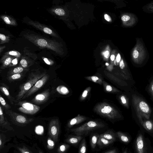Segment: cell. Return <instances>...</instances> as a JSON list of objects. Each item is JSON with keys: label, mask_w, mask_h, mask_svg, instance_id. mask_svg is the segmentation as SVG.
Wrapping results in <instances>:
<instances>
[{"label": "cell", "mask_w": 153, "mask_h": 153, "mask_svg": "<svg viewBox=\"0 0 153 153\" xmlns=\"http://www.w3.org/2000/svg\"><path fill=\"white\" fill-rule=\"evenodd\" d=\"M26 70L21 66L18 67L10 70L7 72V75L8 76L15 74L22 73Z\"/></svg>", "instance_id": "20"}, {"label": "cell", "mask_w": 153, "mask_h": 153, "mask_svg": "<svg viewBox=\"0 0 153 153\" xmlns=\"http://www.w3.org/2000/svg\"><path fill=\"white\" fill-rule=\"evenodd\" d=\"M43 128L42 126H39L36 128L35 132L37 134H42L43 133Z\"/></svg>", "instance_id": "35"}, {"label": "cell", "mask_w": 153, "mask_h": 153, "mask_svg": "<svg viewBox=\"0 0 153 153\" xmlns=\"http://www.w3.org/2000/svg\"><path fill=\"white\" fill-rule=\"evenodd\" d=\"M136 146L137 153H144V146L143 137L140 134L137 137Z\"/></svg>", "instance_id": "14"}, {"label": "cell", "mask_w": 153, "mask_h": 153, "mask_svg": "<svg viewBox=\"0 0 153 153\" xmlns=\"http://www.w3.org/2000/svg\"><path fill=\"white\" fill-rule=\"evenodd\" d=\"M5 111L6 114L9 116L11 121L16 125L24 126L29 124L33 120L32 118H27L11 110H9Z\"/></svg>", "instance_id": "6"}, {"label": "cell", "mask_w": 153, "mask_h": 153, "mask_svg": "<svg viewBox=\"0 0 153 153\" xmlns=\"http://www.w3.org/2000/svg\"><path fill=\"white\" fill-rule=\"evenodd\" d=\"M50 94L49 89H46L41 93L37 94L32 100V102L36 104H41L48 100Z\"/></svg>", "instance_id": "10"}, {"label": "cell", "mask_w": 153, "mask_h": 153, "mask_svg": "<svg viewBox=\"0 0 153 153\" xmlns=\"http://www.w3.org/2000/svg\"><path fill=\"white\" fill-rule=\"evenodd\" d=\"M121 20L124 25L128 27H133L137 24L138 19L137 16L133 13H129L123 15Z\"/></svg>", "instance_id": "9"}, {"label": "cell", "mask_w": 153, "mask_h": 153, "mask_svg": "<svg viewBox=\"0 0 153 153\" xmlns=\"http://www.w3.org/2000/svg\"><path fill=\"white\" fill-rule=\"evenodd\" d=\"M15 104L19 106L18 108L19 111L25 114L33 115L40 109L39 106L25 100L19 101Z\"/></svg>", "instance_id": "5"}, {"label": "cell", "mask_w": 153, "mask_h": 153, "mask_svg": "<svg viewBox=\"0 0 153 153\" xmlns=\"http://www.w3.org/2000/svg\"><path fill=\"white\" fill-rule=\"evenodd\" d=\"M46 74L45 72H41L38 71H32L28 75L27 81L19 87V91L16 96L15 102L22 100L26 93L30 90L39 79Z\"/></svg>", "instance_id": "3"}, {"label": "cell", "mask_w": 153, "mask_h": 153, "mask_svg": "<svg viewBox=\"0 0 153 153\" xmlns=\"http://www.w3.org/2000/svg\"><path fill=\"white\" fill-rule=\"evenodd\" d=\"M136 41L131 52V58L133 64L140 65L148 60L149 54L142 38H136Z\"/></svg>", "instance_id": "1"}, {"label": "cell", "mask_w": 153, "mask_h": 153, "mask_svg": "<svg viewBox=\"0 0 153 153\" xmlns=\"http://www.w3.org/2000/svg\"><path fill=\"white\" fill-rule=\"evenodd\" d=\"M110 55V53L108 51H106L105 53L104 56L106 58H108Z\"/></svg>", "instance_id": "47"}, {"label": "cell", "mask_w": 153, "mask_h": 153, "mask_svg": "<svg viewBox=\"0 0 153 153\" xmlns=\"http://www.w3.org/2000/svg\"><path fill=\"white\" fill-rule=\"evenodd\" d=\"M55 13L59 16H63L65 14V11L62 9L58 8L54 10Z\"/></svg>", "instance_id": "34"}, {"label": "cell", "mask_w": 153, "mask_h": 153, "mask_svg": "<svg viewBox=\"0 0 153 153\" xmlns=\"http://www.w3.org/2000/svg\"><path fill=\"white\" fill-rule=\"evenodd\" d=\"M113 142L99 136L97 144L100 147H103L108 146Z\"/></svg>", "instance_id": "16"}, {"label": "cell", "mask_w": 153, "mask_h": 153, "mask_svg": "<svg viewBox=\"0 0 153 153\" xmlns=\"http://www.w3.org/2000/svg\"><path fill=\"white\" fill-rule=\"evenodd\" d=\"M20 64L22 67L23 68H27L28 66L27 62L25 59H22L20 61Z\"/></svg>", "instance_id": "37"}, {"label": "cell", "mask_w": 153, "mask_h": 153, "mask_svg": "<svg viewBox=\"0 0 153 153\" xmlns=\"http://www.w3.org/2000/svg\"><path fill=\"white\" fill-rule=\"evenodd\" d=\"M17 149L21 153H31L30 151L24 146L22 147H18Z\"/></svg>", "instance_id": "36"}, {"label": "cell", "mask_w": 153, "mask_h": 153, "mask_svg": "<svg viewBox=\"0 0 153 153\" xmlns=\"http://www.w3.org/2000/svg\"><path fill=\"white\" fill-rule=\"evenodd\" d=\"M112 87L109 85H107L106 87V89L108 91H111L112 90Z\"/></svg>", "instance_id": "44"}, {"label": "cell", "mask_w": 153, "mask_h": 153, "mask_svg": "<svg viewBox=\"0 0 153 153\" xmlns=\"http://www.w3.org/2000/svg\"><path fill=\"white\" fill-rule=\"evenodd\" d=\"M117 134L119 138L122 141L125 143H127L128 142V138L123 133L120 132H118L117 133Z\"/></svg>", "instance_id": "28"}, {"label": "cell", "mask_w": 153, "mask_h": 153, "mask_svg": "<svg viewBox=\"0 0 153 153\" xmlns=\"http://www.w3.org/2000/svg\"><path fill=\"white\" fill-rule=\"evenodd\" d=\"M82 136L77 135H70L66 140V142L72 144H78L82 139Z\"/></svg>", "instance_id": "15"}, {"label": "cell", "mask_w": 153, "mask_h": 153, "mask_svg": "<svg viewBox=\"0 0 153 153\" xmlns=\"http://www.w3.org/2000/svg\"><path fill=\"white\" fill-rule=\"evenodd\" d=\"M9 54L13 56H17L18 55L16 52L13 51H10L9 52Z\"/></svg>", "instance_id": "46"}, {"label": "cell", "mask_w": 153, "mask_h": 153, "mask_svg": "<svg viewBox=\"0 0 153 153\" xmlns=\"http://www.w3.org/2000/svg\"><path fill=\"white\" fill-rule=\"evenodd\" d=\"M102 125L93 121H90L82 126L71 130L76 135H86L95 129L102 127Z\"/></svg>", "instance_id": "4"}, {"label": "cell", "mask_w": 153, "mask_h": 153, "mask_svg": "<svg viewBox=\"0 0 153 153\" xmlns=\"http://www.w3.org/2000/svg\"><path fill=\"white\" fill-rule=\"evenodd\" d=\"M121 100L122 103L124 104H126V100L125 99V97L124 96H122L121 97Z\"/></svg>", "instance_id": "42"}, {"label": "cell", "mask_w": 153, "mask_h": 153, "mask_svg": "<svg viewBox=\"0 0 153 153\" xmlns=\"http://www.w3.org/2000/svg\"><path fill=\"white\" fill-rule=\"evenodd\" d=\"M59 132V120L57 119L52 120L48 126V134L49 137L53 140L57 142Z\"/></svg>", "instance_id": "7"}, {"label": "cell", "mask_w": 153, "mask_h": 153, "mask_svg": "<svg viewBox=\"0 0 153 153\" xmlns=\"http://www.w3.org/2000/svg\"><path fill=\"white\" fill-rule=\"evenodd\" d=\"M88 93V91L86 90H85L83 92L82 94V97H86Z\"/></svg>", "instance_id": "48"}, {"label": "cell", "mask_w": 153, "mask_h": 153, "mask_svg": "<svg viewBox=\"0 0 153 153\" xmlns=\"http://www.w3.org/2000/svg\"><path fill=\"white\" fill-rule=\"evenodd\" d=\"M137 109L144 115H148L150 113V108L147 104L141 100H137L135 102Z\"/></svg>", "instance_id": "12"}, {"label": "cell", "mask_w": 153, "mask_h": 153, "mask_svg": "<svg viewBox=\"0 0 153 153\" xmlns=\"http://www.w3.org/2000/svg\"><path fill=\"white\" fill-rule=\"evenodd\" d=\"M12 62L13 65H16L18 62L17 59L16 58L13 59L12 61Z\"/></svg>", "instance_id": "50"}, {"label": "cell", "mask_w": 153, "mask_h": 153, "mask_svg": "<svg viewBox=\"0 0 153 153\" xmlns=\"http://www.w3.org/2000/svg\"><path fill=\"white\" fill-rule=\"evenodd\" d=\"M105 19L108 21H109L110 20V18L107 14H105L104 15Z\"/></svg>", "instance_id": "49"}, {"label": "cell", "mask_w": 153, "mask_h": 153, "mask_svg": "<svg viewBox=\"0 0 153 153\" xmlns=\"http://www.w3.org/2000/svg\"><path fill=\"white\" fill-rule=\"evenodd\" d=\"M115 58V56L114 55H112L111 56V59L112 61H114Z\"/></svg>", "instance_id": "52"}, {"label": "cell", "mask_w": 153, "mask_h": 153, "mask_svg": "<svg viewBox=\"0 0 153 153\" xmlns=\"http://www.w3.org/2000/svg\"><path fill=\"white\" fill-rule=\"evenodd\" d=\"M145 126L146 129L148 130H151L153 128V125L151 121L147 120L145 122L144 124Z\"/></svg>", "instance_id": "33"}, {"label": "cell", "mask_w": 153, "mask_h": 153, "mask_svg": "<svg viewBox=\"0 0 153 153\" xmlns=\"http://www.w3.org/2000/svg\"><path fill=\"white\" fill-rule=\"evenodd\" d=\"M142 9L143 11L146 13H153V1L143 6Z\"/></svg>", "instance_id": "19"}, {"label": "cell", "mask_w": 153, "mask_h": 153, "mask_svg": "<svg viewBox=\"0 0 153 153\" xmlns=\"http://www.w3.org/2000/svg\"><path fill=\"white\" fill-rule=\"evenodd\" d=\"M103 153H117V152L116 149H113L108 150Z\"/></svg>", "instance_id": "41"}, {"label": "cell", "mask_w": 153, "mask_h": 153, "mask_svg": "<svg viewBox=\"0 0 153 153\" xmlns=\"http://www.w3.org/2000/svg\"><path fill=\"white\" fill-rule=\"evenodd\" d=\"M0 39L1 41H6V42H7V38L5 35L1 33L0 34Z\"/></svg>", "instance_id": "38"}, {"label": "cell", "mask_w": 153, "mask_h": 153, "mask_svg": "<svg viewBox=\"0 0 153 153\" xmlns=\"http://www.w3.org/2000/svg\"><path fill=\"white\" fill-rule=\"evenodd\" d=\"M1 18L4 22L7 24L12 25H16L15 20L12 18L8 16H3Z\"/></svg>", "instance_id": "23"}, {"label": "cell", "mask_w": 153, "mask_h": 153, "mask_svg": "<svg viewBox=\"0 0 153 153\" xmlns=\"http://www.w3.org/2000/svg\"><path fill=\"white\" fill-rule=\"evenodd\" d=\"M28 23L37 28L44 32L45 33L50 34L55 37H58L56 33L50 28L42 25L39 22L31 21Z\"/></svg>", "instance_id": "11"}, {"label": "cell", "mask_w": 153, "mask_h": 153, "mask_svg": "<svg viewBox=\"0 0 153 153\" xmlns=\"http://www.w3.org/2000/svg\"><path fill=\"white\" fill-rule=\"evenodd\" d=\"M9 123L5 117L4 116L2 108L0 105V124L1 126H5Z\"/></svg>", "instance_id": "21"}, {"label": "cell", "mask_w": 153, "mask_h": 153, "mask_svg": "<svg viewBox=\"0 0 153 153\" xmlns=\"http://www.w3.org/2000/svg\"><path fill=\"white\" fill-rule=\"evenodd\" d=\"M12 59L10 57L7 58L3 62L1 68L4 69L7 67L11 62Z\"/></svg>", "instance_id": "32"}, {"label": "cell", "mask_w": 153, "mask_h": 153, "mask_svg": "<svg viewBox=\"0 0 153 153\" xmlns=\"http://www.w3.org/2000/svg\"><path fill=\"white\" fill-rule=\"evenodd\" d=\"M23 75L22 73L15 74L8 76L7 79L9 81H14L21 79Z\"/></svg>", "instance_id": "22"}, {"label": "cell", "mask_w": 153, "mask_h": 153, "mask_svg": "<svg viewBox=\"0 0 153 153\" xmlns=\"http://www.w3.org/2000/svg\"><path fill=\"white\" fill-rule=\"evenodd\" d=\"M43 60L48 65H52L53 63V62L49 60L48 59L46 58H44Z\"/></svg>", "instance_id": "39"}, {"label": "cell", "mask_w": 153, "mask_h": 153, "mask_svg": "<svg viewBox=\"0 0 153 153\" xmlns=\"http://www.w3.org/2000/svg\"><path fill=\"white\" fill-rule=\"evenodd\" d=\"M112 108L109 105H105L101 109V112L104 114H109L112 111Z\"/></svg>", "instance_id": "30"}, {"label": "cell", "mask_w": 153, "mask_h": 153, "mask_svg": "<svg viewBox=\"0 0 153 153\" xmlns=\"http://www.w3.org/2000/svg\"><path fill=\"white\" fill-rule=\"evenodd\" d=\"M151 91L153 95V82L152 83L150 86Z\"/></svg>", "instance_id": "51"}, {"label": "cell", "mask_w": 153, "mask_h": 153, "mask_svg": "<svg viewBox=\"0 0 153 153\" xmlns=\"http://www.w3.org/2000/svg\"><path fill=\"white\" fill-rule=\"evenodd\" d=\"M39 153H43L41 151H39Z\"/></svg>", "instance_id": "54"}, {"label": "cell", "mask_w": 153, "mask_h": 153, "mask_svg": "<svg viewBox=\"0 0 153 153\" xmlns=\"http://www.w3.org/2000/svg\"><path fill=\"white\" fill-rule=\"evenodd\" d=\"M100 136L113 142L115 141L116 139L114 134L111 132H105L100 134Z\"/></svg>", "instance_id": "17"}, {"label": "cell", "mask_w": 153, "mask_h": 153, "mask_svg": "<svg viewBox=\"0 0 153 153\" xmlns=\"http://www.w3.org/2000/svg\"><path fill=\"white\" fill-rule=\"evenodd\" d=\"M106 65H108V64L107 63H106Z\"/></svg>", "instance_id": "56"}, {"label": "cell", "mask_w": 153, "mask_h": 153, "mask_svg": "<svg viewBox=\"0 0 153 153\" xmlns=\"http://www.w3.org/2000/svg\"><path fill=\"white\" fill-rule=\"evenodd\" d=\"M48 74H46L41 79H39L32 88L25 95L22 100L32 95L41 88L46 83L49 79Z\"/></svg>", "instance_id": "8"}, {"label": "cell", "mask_w": 153, "mask_h": 153, "mask_svg": "<svg viewBox=\"0 0 153 153\" xmlns=\"http://www.w3.org/2000/svg\"><path fill=\"white\" fill-rule=\"evenodd\" d=\"M121 56L120 54L119 53H118L117 55V56L116 57V61L117 62H119L121 60Z\"/></svg>", "instance_id": "45"}, {"label": "cell", "mask_w": 153, "mask_h": 153, "mask_svg": "<svg viewBox=\"0 0 153 153\" xmlns=\"http://www.w3.org/2000/svg\"><path fill=\"white\" fill-rule=\"evenodd\" d=\"M47 147L48 149L51 150L53 149L55 146L54 141L50 137H48L47 141Z\"/></svg>", "instance_id": "31"}, {"label": "cell", "mask_w": 153, "mask_h": 153, "mask_svg": "<svg viewBox=\"0 0 153 153\" xmlns=\"http://www.w3.org/2000/svg\"><path fill=\"white\" fill-rule=\"evenodd\" d=\"M83 119L79 118H74L71 119L68 124V126L71 127L74 125L79 123L82 121Z\"/></svg>", "instance_id": "27"}, {"label": "cell", "mask_w": 153, "mask_h": 153, "mask_svg": "<svg viewBox=\"0 0 153 153\" xmlns=\"http://www.w3.org/2000/svg\"><path fill=\"white\" fill-rule=\"evenodd\" d=\"M123 153H127L126 151H124Z\"/></svg>", "instance_id": "55"}, {"label": "cell", "mask_w": 153, "mask_h": 153, "mask_svg": "<svg viewBox=\"0 0 153 153\" xmlns=\"http://www.w3.org/2000/svg\"><path fill=\"white\" fill-rule=\"evenodd\" d=\"M100 135L97 133H94L91 134L90 140V144L91 147L93 149L95 148Z\"/></svg>", "instance_id": "18"}, {"label": "cell", "mask_w": 153, "mask_h": 153, "mask_svg": "<svg viewBox=\"0 0 153 153\" xmlns=\"http://www.w3.org/2000/svg\"><path fill=\"white\" fill-rule=\"evenodd\" d=\"M86 151V146L85 140L83 138L79 147V153H85Z\"/></svg>", "instance_id": "26"}, {"label": "cell", "mask_w": 153, "mask_h": 153, "mask_svg": "<svg viewBox=\"0 0 153 153\" xmlns=\"http://www.w3.org/2000/svg\"><path fill=\"white\" fill-rule=\"evenodd\" d=\"M2 141H1V136L0 138V146L1 149V146H2Z\"/></svg>", "instance_id": "53"}, {"label": "cell", "mask_w": 153, "mask_h": 153, "mask_svg": "<svg viewBox=\"0 0 153 153\" xmlns=\"http://www.w3.org/2000/svg\"><path fill=\"white\" fill-rule=\"evenodd\" d=\"M119 65L121 69H123L125 68V65L123 60V59H122L120 62Z\"/></svg>", "instance_id": "40"}, {"label": "cell", "mask_w": 153, "mask_h": 153, "mask_svg": "<svg viewBox=\"0 0 153 153\" xmlns=\"http://www.w3.org/2000/svg\"><path fill=\"white\" fill-rule=\"evenodd\" d=\"M91 79L94 82H96L99 79L98 77L95 76H92Z\"/></svg>", "instance_id": "43"}, {"label": "cell", "mask_w": 153, "mask_h": 153, "mask_svg": "<svg viewBox=\"0 0 153 153\" xmlns=\"http://www.w3.org/2000/svg\"><path fill=\"white\" fill-rule=\"evenodd\" d=\"M69 147V146L66 144L61 145L58 148L57 152L58 153H64Z\"/></svg>", "instance_id": "29"}, {"label": "cell", "mask_w": 153, "mask_h": 153, "mask_svg": "<svg viewBox=\"0 0 153 153\" xmlns=\"http://www.w3.org/2000/svg\"><path fill=\"white\" fill-rule=\"evenodd\" d=\"M0 102L2 108L5 109V111H7L11 108L10 105L6 102L5 99L1 95H0Z\"/></svg>", "instance_id": "25"}, {"label": "cell", "mask_w": 153, "mask_h": 153, "mask_svg": "<svg viewBox=\"0 0 153 153\" xmlns=\"http://www.w3.org/2000/svg\"><path fill=\"white\" fill-rule=\"evenodd\" d=\"M56 90L60 94L63 95L68 94L69 92L66 87L63 85H59L56 88Z\"/></svg>", "instance_id": "24"}, {"label": "cell", "mask_w": 153, "mask_h": 153, "mask_svg": "<svg viewBox=\"0 0 153 153\" xmlns=\"http://www.w3.org/2000/svg\"><path fill=\"white\" fill-rule=\"evenodd\" d=\"M9 88L5 84L2 83L0 84V90L7 98L12 104H14V102H15L14 98L11 96L9 91Z\"/></svg>", "instance_id": "13"}, {"label": "cell", "mask_w": 153, "mask_h": 153, "mask_svg": "<svg viewBox=\"0 0 153 153\" xmlns=\"http://www.w3.org/2000/svg\"><path fill=\"white\" fill-rule=\"evenodd\" d=\"M25 38L36 46L41 48H47L56 53L60 52L59 43L55 40L42 37L33 34H26Z\"/></svg>", "instance_id": "2"}]
</instances>
